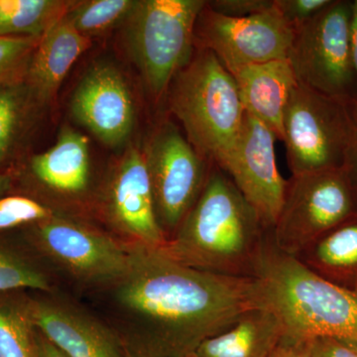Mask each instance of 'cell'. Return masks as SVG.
Listing matches in <instances>:
<instances>
[{"instance_id":"obj_28","label":"cell","mask_w":357,"mask_h":357,"mask_svg":"<svg viewBox=\"0 0 357 357\" xmlns=\"http://www.w3.org/2000/svg\"><path fill=\"white\" fill-rule=\"evenodd\" d=\"M332 0H273L275 10L291 27L304 24L325 9Z\"/></svg>"},{"instance_id":"obj_1","label":"cell","mask_w":357,"mask_h":357,"mask_svg":"<svg viewBox=\"0 0 357 357\" xmlns=\"http://www.w3.org/2000/svg\"><path fill=\"white\" fill-rule=\"evenodd\" d=\"M128 251V270L114 295L135 321L143 357L189 356L243 312L259 307L255 279L201 271L140 244Z\"/></svg>"},{"instance_id":"obj_17","label":"cell","mask_w":357,"mask_h":357,"mask_svg":"<svg viewBox=\"0 0 357 357\" xmlns=\"http://www.w3.org/2000/svg\"><path fill=\"white\" fill-rule=\"evenodd\" d=\"M91 45V38L77 31L66 16L45 32L26 79L36 100L47 102L54 98L70 68Z\"/></svg>"},{"instance_id":"obj_19","label":"cell","mask_w":357,"mask_h":357,"mask_svg":"<svg viewBox=\"0 0 357 357\" xmlns=\"http://www.w3.org/2000/svg\"><path fill=\"white\" fill-rule=\"evenodd\" d=\"M35 177L53 191L79 194L89 180V139L69 126L59 133L57 142L31 160Z\"/></svg>"},{"instance_id":"obj_30","label":"cell","mask_w":357,"mask_h":357,"mask_svg":"<svg viewBox=\"0 0 357 357\" xmlns=\"http://www.w3.org/2000/svg\"><path fill=\"white\" fill-rule=\"evenodd\" d=\"M314 357H357V344L319 337L310 340Z\"/></svg>"},{"instance_id":"obj_32","label":"cell","mask_w":357,"mask_h":357,"mask_svg":"<svg viewBox=\"0 0 357 357\" xmlns=\"http://www.w3.org/2000/svg\"><path fill=\"white\" fill-rule=\"evenodd\" d=\"M35 356L36 357H68L49 342L42 333L35 328Z\"/></svg>"},{"instance_id":"obj_35","label":"cell","mask_w":357,"mask_h":357,"mask_svg":"<svg viewBox=\"0 0 357 357\" xmlns=\"http://www.w3.org/2000/svg\"><path fill=\"white\" fill-rule=\"evenodd\" d=\"M11 178L4 174H0V194L6 192L10 188Z\"/></svg>"},{"instance_id":"obj_13","label":"cell","mask_w":357,"mask_h":357,"mask_svg":"<svg viewBox=\"0 0 357 357\" xmlns=\"http://www.w3.org/2000/svg\"><path fill=\"white\" fill-rule=\"evenodd\" d=\"M70 112L79 124L109 146L128 139L135 117L128 84L109 64L96 65L84 75L72 96Z\"/></svg>"},{"instance_id":"obj_10","label":"cell","mask_w":357,"mask_h":357,"mask_svg":"<svg viewBox=\"0 0 357 357\" xmlns=\"http://www.w3.org/2000/svg\"><path fill=\"white\" fill-rule=\"evenodd\" d=\"M293 28L275 10L244 18L220 15L204 6L195 27V48L206 49L234 75L241 68L287 59Z\"/></svg>"},{"instance_id":"obj_9","label":"cell","mask_w":357,"mask_h":357,"mask_svg":"<svg viewBox=\"0 0 357 357\" xmlns=\"http://www.w3.org/2000/svg\"><path fill=\"white\" fill-rule=\"evenodd\" d=\"M144 155L157 220L168 241L198 201L215 163L202 156L172 121L157 126Z\"/></svg>"},{"instance_id":"obj_4","label":"cell","mask_w":357,"mask_h":357,"mask_svg":"<svg viewBox=\"0 0 357 357\" xmlns=\"http://www.w3.org/2000/svg\"><path fill=\"white\" fill-rule=\"evenodd\" d=\"M166 100L195 149L222 165L245 116L234 77L211 52L195 48L191 60L174 77Z\"/></svg>"},{"instance_id":"obj_34","label":"cell","mask_w":357,"mask_h":357,"mask_svg":"<svg viewBox=\"0 0 357 357\" xmlns=\"http://www.w3.org/2000/svg\"><path fill=\"white\" fill-rule=\"evenodd\" d=\"M347 169L351 173L352 181H354L357 190V137L354 150H352L351 159H349V164H347Z\"/></svg>"},{"instance_id":"obj_16","label":"cell","mask_w":357,"mask_h":357,"mask_svg":"<svg viewBox=\"0 0 357 357\" xmlns=\"http://www.w3.org/2000/svg\"><path fill=\"white\" fill-rule=\"evenodd\" d=\"M232 76L246 114L261 121L282 141L284 112L298 84L287 59L248 66Z\"/></svg>"},{"instance_id":"obj_33","label":"cell","mask_w":357,"mask_h":357,"mask_svg":"<svg viewBox=\"0 0 357 357\" xmlns=\"http://www.w3.org/2000/svg\"><path fill=\"white\" fill-rule=\"evenodd\" d=\"M354 17H352V54H354V70L357 81V0L352 1Z\"/></svg>"},{"instance_id":"obj_18","label":"cell","mask_w":357,"mask_h":357,"mask_svg":"<svg viewBox=\"0 0 357 357\" xmlns=\"http://www.w3.org/2000/svg\"><path fill=\"white\" fill-rule=\"evenodd\" d=\"M284 335L278 318L265 307L243 312L229 328L206 338L195 357H268Z\"/></svg>"},{"instance_id":"obj_7","label":"cell","mask_w":357,"mask_h":357,"mask_svg":"<svg viewBox=\"0 0 357 357\" xmlns=\"http://www.w3.org/2000/svg\"><path fill=\"white\" fill-rule=\"evenodd\" d=\"M352 17V1L332 0L311 20L294 28L287 60L298 83L357 109Z\"/></svg>"},{"instance_id":"obj_6","label":"cell","mask_w":357,"mask_h":357,"mask_svg":"<svg viewBox=\"0 0 357 357\" xmlns=\"http://www.w3.org/2000/svg\"><path fill=\"white\" fill-rule=\"evenodd\" d=\"M204 0H139L126 20L129 53L155 100L166 98L195 51V27Z\"/></svg>"},{"instance_id":"obj_27","label":"cell","mask_w":357,"mask_h":357,"mask_svg":"<svg viewBox=\"0 0 357 357\" xmlns=\"http://www.w3.org/2000/svg\"><path fill=\"white\" fill-rule=\"evenodd\" d=\"M53 215L50 208L32 199L21 196L0 198V230L36 225Z\"/></svg>"},{"instance_id":"obj_3","label":"cell","mask_w":357,"mask_h":357,"mask_svg":"<svg viewBox=\"0 0 357 357\" xmlns=\"http://www.w3.org/2000/svg\"><path fill=\"white\" fill-rule=\"evenodd\" d=\"M255 279L259 307L273 312L284 333L357 344V294L325 280L275 245L273 234Z\"/></svg>"},{"instance_id":"obj_26","label":"cell","mask_w":357,"mask_h":357,"mask_svg":"<svg viewBox=\"0 0 357 357\" xmlns=\"http://www.w3.org/2000/svg\"><path fill=\"white\" fill-rule=\"evenodd\" d=\"M29 91L23 84L0 89V164L13 147L25 114Z\"/></svg>"},{"instance_id":"obj_25","label":"cell","mask_w":357,"mask_h":357,"mask_svg":"<svg viewBox=\"0 0 357 357\" xmlns=\"http://www.w3.org/2000/svg\"><path fill=\"white\" fill-rule=\"evenodd\" d=\"M40 38L0 36V89L24 84Z\"/></svg>"},{"instance_id":"obj_37","label":"cell","mask_w":357,"mask_h":357,"mask_svg":"<svg viewBox=\"0 0 357 357\" xmlns=\"http://www.w3.org/2000/svg\"><path fill=\"white\" fill-rule=\"evenodd\" d=\"M187 357H195L194 356H192V354H190L189 356H187Z\"/></svg>"},{"instance_id":"obj_20","label":"cell","mask_w":357,"mask_h":357,"mask_svg":"<svg viewBox=\"0 0 357 357\" xmlns=\"http://www.w3.org/2000/svg\"><path fill=\"white\" fill-rule=\"evenodd\" d=\"M295 258L325 280L357 294V215L326 232Z\"/></svg>"},{"instance_id":"obj_36","label":"cell","mask_w":357,"mask_h":357,"mask_svg":"<svg viewBox=\"0 0 357 357\" xmlns=\"http://www.w3.org/2000/svg\"><path fill=\"white\" fill-rule=\"evenodd\" d=\"M126 354H128V357H136L134 356L133 354H131L129 351H126Z\"/></svg>"},{"instance_id":"obj_8","label":"cell","mask_w":357,"mask_h":357,"mask_svg":"<svg viewBox=\"0 0 357 357\" xmlns=\"http://www.w3.org/2000/svg\"><path fill=\"white\" fill-rule=\"evenodd\" d=\"M356 215L357 190L347 167L292 176L274 225L275 245L295 257Z\"/></svg>"},{"instance_id":"obj_24","label":"cell","mask_w":357,"mask_h":357,"mask_svg":"<svg viewBox=\"0 0 357 357\" xmlns=\"http://www.w3.org/2000/svg\"><path fill=\"white\" fill-rule=\"evenodd\" d=\"M50 277L24 256L0 244V294L23 289L50 291Z\"/></svg>"},{"instance_id":"obj_11","label":"cell","mask_w":357,"mask_h":357,"mask_svg":"<svg viewBox=\"0 0 357 357\" xmlns=\"http://www.w3.org/2000/svg\"><path fill=\"white\" fill-rule=\"evenodd\" d=\"M34 225L40 250L81 283L115 285L128 272V248L112 237L57 215Z\"/></svg>"},{"instance_id":"obj_15","label":"cell","mask_w":357,"mask_h":357,"mask_svg":"<svg viewBox=\"0 0 357 357\" xmlns=\"http://www.w3.org/2000/svg\"><path fill=\"white\" fill-rule=\"evenodd\" d=\"M35 328L68 357H128L107 326L57 300L29 299Z\"/></svg>"},{"instance_id":"obj_29","label":"cell","mask_w":357,"mask_h":357,"mask_svg":"<svg viewBox=\"0 0 357 357\" xmlns=\"http://www.w3.org/2000/svg\"><path fill=\"white\" fill-rule=\"evenodd\" d=\"M206 6L213 13L232 18H244L270 10L273 0H211Z\"/></svg>"},{"instance_id":"obj_31","label":"cell","mask_w":357,"mask_h":357,"mask_svg":"<svg viewBox=\"0 0 357 357\" xmlns=\"http://www.w3.org/2000/svg\"><path fill=\"white\" fill-rule=\"evenodd\" d=\"M268 357H314L310 340L290 337L284 333Z\"/></svg>"},{"instance_id":"obj_2","label":"cell","mask_w":357,"mask_h":357,"mask_svg":"<svg viewBox=\"0 0 357 357\" xmlns=\"http://www.w3.org/2000/svg\"><path fill=\"white\" fill-rule=\"evenodd\" d=\"M272 232L229 175L213 164L198 201L159 249L201 271L255 279Z\"/></svg>"},{"instance_id":"obj_12","label":"cell","mask_w":357,"mask_h":357,"mask_svg":"<svg viewBox=\"0 0 357 357\" xmlns=\"http://www.w3.org/2000/svg\"><path fill=\"white\" fill-rule=\"evenodd\" d=\"M276 139L265 124L245 112L238 137L220 166L269 229L280 213L287 185L277 167Z\"/></svg>"},{"instance_id":"obj_14","label":"cell","mask_w":357,"mask_h":357,"mask_svg":"<svg viewBox=\"0 0 357 357\" xmlns=\"http://www.w3.org/2000/svg\"><path fill=\"white\" fill-rule=\"evenodd\" d=\"M110 222L132 243L161 248L167 238L157 220L144 151L129 148L115 169L107 196Z\"/></svg>"},{"instance_id":"obj_23","label":"cell","mask_w":357,"mask_h":357,"mask_svg":"<svg viewBox=\"0 0 357 357\" xmlns=\"http://www.w3.org/2000/svg\"><path fill=\"white\" fill-rule=\"evenodd\" d=\"M135 3L133 0L75 1L66 17L77 31L89 37L107 31L128 20Z\"/></svg>"},{"instance_id":"obj_22","label":"cell","mask_w":357,"mask_h":357,"mask_svg":"<svg viewBox=\"0 0 357 357\" xmlns=\"http://www.w3.org/2000/svg\"><path fill=\"white\" fill-rule=\"evenodd\" d=\"M29 299L0 296V357H36Z\"/></svg>"},{"instance_id":"obj_5","label":"cell","mask_w":357,"mask_h":357,"mask_svg":"<svg viewBox=\"0 0 357 357\" xmlns=\"http://www.w3.org/2000/svg\"><path fill=\"white\" fill-rule=\"evenodd\" d=\"M357 137V109L298 83L283 116L292 176L345 168Z\"/></svg>"},{"instance_id":"obj_21","label":"cell","mask_w":357,"mask_h":357,"mask_svg":"<svg viewBox=\"0 0 357 357\" xmlns=\"http://www.w3.org/2000/svg\"><path fill=\"white\" fill-rule=\"evenodd\" d=\"M75 1L0 0V36L42 37Z\"/></svg>"}]
</instances>
